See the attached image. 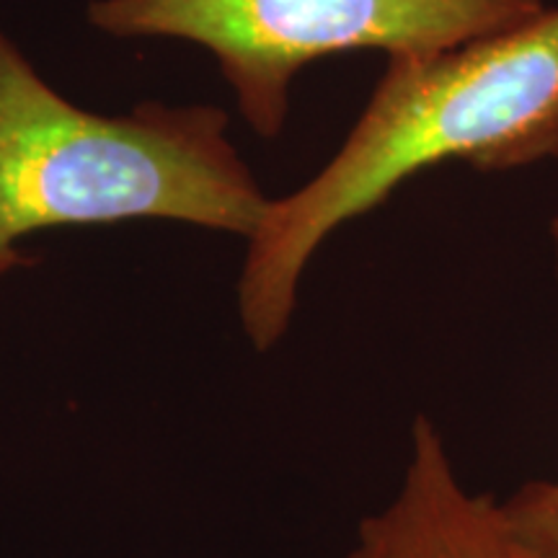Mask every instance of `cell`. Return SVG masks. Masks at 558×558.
<instances>
[{
    "mask_svg": "<svg viewBox=\"0 0 558 558\" xmlns=\"http://www.w3.org/2000/svg\"><path fill=\"white\" fill-rule=\"evenodd\" d=\"M543 0H96L90 24L114 37H169L207 47L241 114L277 137L290 88L311 62L354 50L418 60L527 24Z\"/></svg>",
    "mask_w": 558,
    "mask_h": 558,
    "instance_id": "3",
    "label": "cell"
},
{
    "mask_svg": "<svg viewBox=\"0 0 558 558\" xmlns=\"http://www.w3.org/2000/svg\"><path fill=\"white\" fill-rule=\"evenodd\" d=\"M215 107H73L0 34V275L19 239L54 226L166 218L251 239L267 213L259 181Z\"/></svg>",
    "mask_w": 558,
    "mask_h": 558,
    "instance_id": "2",
    "label": "cell"
},
{
    "mask_svg": "<svg viewBox=\"0 0 558 558\" xmlns=\"http://www.w3.org/2000/svg\"><path fill=\"white\" fill-rule=\"evenodd\" d=\"M344 558H548L509 522L505 507L463 484L429 416L411 424L401 484L360 522Z\"/></svg>",
    "mask_w": 558,
    "mask_h": 558,
    "instance_id": "4",
    "label": "cell"
},
{
    "mask_svg": "<svg viewBox=\"0 0 558 558\" xmlns=\"http://www.w3.org/2000/svg\"><path fill=\"white\" fill-rule=\"evenodd\" d=\"M550 254L558 279V215L548 226ZM509 522L543 556L558 558V478H535L501 499Z\"/></svg>",
    "mask_w": 558,
    "mask_h": 558,
    "instance_id": "5",
    "label": "cell"
},
{
    "mask_svg": "<svg viewBox=\"0 0 558 558\" xmlns=\"http://www.w3.org/2000/svg\"><path fill=\"white\" fill-rule=\"evenodd\" d=\"M558 158V9L418 60H388L329 163L269 199L239 279L243 331L269 352L290 329L300 277L324 241L442 163L481 173Z\"/></svg>",
    "mask_w": 558,
    "mask_h": 558,
    "instance_id": "1",
    "label": "cell"
}]
</instances>
